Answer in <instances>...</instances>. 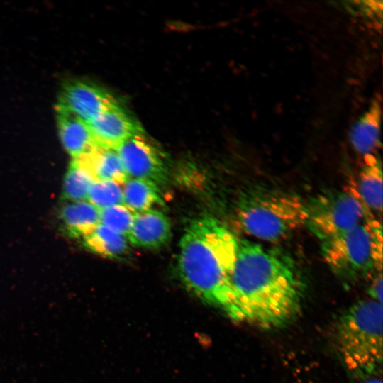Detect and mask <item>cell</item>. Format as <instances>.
<instances>
[{"instance_id":"6da1fadb","label":"cell","mask_w":383,"mask_h":383,"mask_svg":"<svg viewBox=\"0 0 383 383\" xmlns=\"http://www.w3.org/2000/svg\"><path fill=\"white\" fill-rule=\"evenodd\" d=\"M304 284L294 261L280 251L239 241L226 313L237 321L273 329L301 311Z\"/></svg>"},{"instance_id":"7a4b0ae2","label":"cell","mask_w":383,"mask_h":383,"mask_svg":"<svg viewBox=\"0 0 383 383\" xmlns=\"http://www.w3.org/2000/svg\"><path fill=\"white\" fill-rule=\"evenodd\" d=\"M239 240L218 219L192 221L179 243L178 270L186 287L226 311Z\"/></svg>"},{"instance_id":"3957f363","label":"cell","mask_w":383,"mask_h":383,"mask_svg":"<svg viewBox=\"0 0 383 383\" xmlns=\"http://www.w3.org/2000/svg\"><path fill=\"white\" fill-rule=\"evenodd\" d=\"M333 340L350 374L362 379L377 376L383 357L382 304L367 299L348 308L335 323Z\"/></svg>"},{"instance_id":"277c9868","label":"cell","mask_w":383,"mask_h":383,"mask_svg":"<svg viewBox=\"0 0 383 383\" xmlns=\"http://www.w3.org/2000/svg\"><path fill=\"white\" fill-rule=\"evenodd\" d=\"M307 205L284 192L255 189L244 193L236 208V220L246 234L268 242L279 241L304 225Z\"/></svg>"},{"instance_id":"5b68a950","label":"cell","mask_w":383,"mask_h":383,"mask_svg":"<svg viewBox=\"0 0 383 383\" xmlns=\"http://www.w3.org/2000/svg\"><path fill=\"white\" fill-rule=\"evenodd\" d=\"M331 270L346 281L382 272V228L372 216L354 228L321 243Z\"/></svg>"},{"instance_id":"8992f818","label":"cell","mask_w":383,"mask_h":383,"mask_svg":"<svg viewBox=\"0 0 383 383\" xmlns=\"http://www.w3.org/2000/svg\"><path fill=\"white\" fill-rule=\"evenodd\" d=\"M306 205V225L321 241L354 228L372 216L354 187L319 194Z\"/></svg>"},{"instance_id":"52a82bcc","label":"cell","mask_w":383,"mask_h":383,"mask_svg":"<svg viewBox=\"0 0 383 383\" xmlns=\"http://www.w3.org/2000/svg\"><path fill=\"white\" fill-rule=\"evenodd\" d=\"M116 151L128 177L148 179L156 184L167 182V168L162 153L143 133L124 141Z\"/></svg>"},{"instance_id":"ba28073f","label":"cell","mask_w":383,"mask_h":383,"mask_svg":"<svg viewBox=\"0 0 383 383\" xmlns=\"http://www.w3.org/2000/svg\"><path fill=\"white\" fill-rule=\"evenodd\" d=\"M118 105L116 100L103 88L87 82L73 80L63 86L57 107L71 112L88 123Z\"/></svg>"},{"instance_id":"9c48e42d","label":"cell","mask_w":383,"mask_h":383,"mask_svg":"<svg viewBox=\"0 0 383 383\" xmlns=\"http://www.w3.org/2000/svg\"><path fill=\"white\" fill-rule=\"evenodd\" d=\"M87 124L97 145L114 150L128 138L143 132L139 123L119 104Z\"/></svg>"},{"instance_id":"30bf717a","label":"cell","mask_w":383,"mask_h":383,"mask_svg":"<svg viewBox=\"0 0 383 383\" xmlns=\"http://www.w3.org/2000/svg\"><path fill=\"white\" fill-rule=\"evenodd\" d=\"M171 224L167 216L154 209L133 213L127 240L133 245L157 249L165 245L171 238Z\"/></svg>"},{"instance_id":"8fae6325","label":"cell","mask_w":383,"mask_h":383,"mask_svg":"<svg viewBox=\"0 0 383 383\" xmlns=\"http://www.w3.org/2000/svg\"><path fill=\"white\" fill-rule=\"evenodd\" d=\"M75 160L94 180H109L124 184L128 179L116 150L96 145Z\"/></svg>"},{"instance_id":"7c38bea8","label":"cell","mask_w":383,"mask_h":383,"mask_svg":"<svg viewBox=\"0 0 383 383\" xmlns=\"http://www.w3.org/2000/svg\"><path fill=\"white\" fill-rule=\"evenodd\" d=\"M56 110L60 137L66 151L77 159L91 150L96 144L87 123L65 109Z\"/></svg>"},{"instance_id":"4fadbf2b","label":"cell","mask_w":383,"mask_h":383,"mask_svg":"<svg viewBox=\"0 0 383 383\" xmlns=\"http://www.w3.org/2000/svg\"><path fill=\"white\" fill-rule=\"evenodd\" d=\"M59 218L68 237L83 238L100 223V209L88 201H67L61 207Z\"/></svg>"},{"instance_id":"5bb4252c","label":"cell","mask_w":383,"mask_h":383,"mask_svg":"<svg viewBox=\"0 0 383 383\" xmlns=\"http://www.w3.org/2000/svg\"><path fill=\"white\" fill-rule=\"evenodd\" d=\"M365 165L358 176L355 189L357 194L371 213L382 209V169L381 163L372 155L365 157Z\"/></svg>"},{"instance_id":"9a60e30c","label":"cell","mask_w":383,"mask_h":383,"mask_svg":"<svg viewBox=\"0 0 383 383\" xmlns=\"http://www.w3.org/2000/svg\"><path fill=\"white\" fill-rule=\"evenodd\" d=\"M162 205V198L157 184L148 179H128L123 185V205L133 213L151 209Z\"/></svg>"},{"instance_id":"2e32d148","label":"cell","mask_w":383,"mask_h":383,"mask_svg":"<svg viewBox=\"0 0 383 383\" xmlns=\"http://www.w3.org/2000/svg\"><path fill=\"white\" fill-rule=\"evenodd\" d=\"M83 244L89 251L109 258H118L124 255L128 248L126 236L101 223L83 238Z\"/></svg>"},{"instance_id":"e0dca14e","label":"cell","mask_w":383,"mask_h":383,"mask_svg":"<svg viewBox=\"0 0 383 383\" xmlns=\"http://www.w3.org/2000/svg\"><path fill=\"white\" fill-rule=\"evenodd\" d=\"M93 182L89 172L73 160L64 179L62 199L65 201H85Z\"/></svg>"},{"instance_id":"ac0fdd59","label":"cell","mask_w":383,"mask_h":383,"mask_svg":"<svg viewBox=\"0 0 383 383\" xmlns=\"http://www.w3.org/2000/svg\"><path fill=\"white\" fill-rule=\"evenodd\" d=\"M123 185L114 181L94 180L87 199L99 209L123 205Z\"/></svg>"},{"instance_id":"d6986e66","label":"cell","mask_w":383,"mask_h":383,"mask_svg":"<svg viewBox=\"0 0 383 383\" xmlns=\"http://www.w3.org/2000/svg\"><path fill=\"white\" fill-rule=\"evenodd\" d=\"M369 114L354 129L351 135L352 143L355 148L362 154L370 153L379 143V131L375 116Z\"/></svg>"},{"instance_id":"ffe728a7","label":"cell","mask_w":383,"mask_h":383,"mask_svg":"<svg viewBox=\"0 0 383 383\" xmlns=\"http://www.w3.org/2000/svg\"><path fill=\"white\" fill-rule=\"evenodd\" d=\"M133 213L124 205L100 209V223L126 237L132 223Z\"/></svg>"},{"instance_id":"44dd1931","label":"cell","mask_w":383,"mask_h":383,"mask_svg":"<svg viewBox=\"0 0 383 383\" xmlns=\"http://www.w3.org/2000/svg\"><path fill=\"white\" fill-rule=\"evenodd\" d=\"M371 299L382 304V272L376 273L367 291Z\"/></svg>"},{"instance_id":"7402d4cb","label":"cell","mask_w":383,"mask_h":383,"mask_svg":"<svg viewBox=\"0 0 383 383\" xmlns=\"http://www.w3.org/2000/svg\"><path fill=\"white\" fill-rule=\"evenodd\" d=\"M362 383H382V379L377 376H372L371 377L363 379Z\"/></svg>"}]
</instances>
